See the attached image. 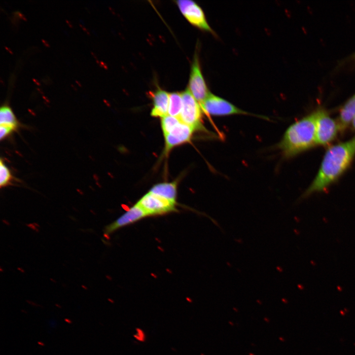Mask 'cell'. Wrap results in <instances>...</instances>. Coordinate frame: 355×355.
Segmentation results:
<instances>
[{"label": "cell", "instance_id": "obj_17", "mask_svg": "<svg viewBox=\"0 0 355 355\" xmlns=\"http://www.w3.org/2000/svg\"><path fill=\"white\" fill-rule=\"evenodd\" d=\"M161 118V127L164 136L168 134L181 122L178 117L170 115Z\"/></svg>", "mask_w": 355, "mask_h": 355}, {"label": "cell", "instance_id": "obj_4", "mask_svg": "<svg viewBox=\"0 0 355 355\" xmlns=\"http://www.w3.org/2000/svg\"><path fill=\"white\" fill-rule=\"evenodd\" d=\"M181 93L182 106L178 116L180 121L192 127L195 130L206 131L202 124L203 111L200 104L193 96L188 88Z\"/></svg>", "mask_w": 355, "mask_h": 355}, {"label": "cell", "instance_id": "obj_1", "mask_svg": "<svg viewBox=\"0 0 355 355\" xmlns=\"http://www.w3.org/2000/svg\"><path fill=\"white\" fill-rule=\"evenodd\" d=\"M355 156V136L348 141L329 147L317 176L303 193V198L327 189L346 171Z\"/></svg>", "mask_w": 355, "mask_h": 355}, {"label": "cell", "instance_id": "obj_12", "mask_svg": "<svg viewBox=\"0 0 355 355\" xmlns=\"http://www.w3.org/2000/svg\"><path fill=\"white\" fill-rule=\"evenodd\" d=\"M355 117V94L340 108L338 119L340 131L343 132L352 123Z\"/></svg>", "mask_w": 355, "mask_h": 355}, {"label": "cell", "instance_id": "obj_15", "mask_svg": "<svg viewBox=\"0 0 355 355\" xmlns=\"http://www.w3.org/2000/svg\"><path fill=\"white\" fill-rule=\"evenodd\" d=\"M182 106L181 93L173 92L169 94L168 115L178 117Z\"/></svg>", "mask_w": 355, "mask_h": 355}, {"label": "cell", "instance_id": "obj_10", "mask_svg": "<svg viewBox=\"0 0 355 355\" xmlns=\"http://www.w3.org/2000/svg\"><path fill=\"white\" fill-rule=\"evenodd\" d=\"M195 130L192 127L180 122L164 136L165 151H169L173 147L190 141Z\"/></svg>", "mask_w": 355, "mask_h": 355}, {"label": "cell", "instance_id": "obj_9", "mask_svg": "<svg viewBox=\"0 0 355 355\" xmlns=\"http://www.w3.org/2000/svg\"><path fill=\"white\" fill-rule=\"evenodd\" d=\"M147 216L144 210L136 203L115 221L107 225L104 232L106 235H109L122 227Z\"/></svg>", "mask_w": 355, "mask_h": 355}, {"label": "cell", "instance_id": "obj_13", "mask_svg": "<svg viewBox=\"0 0 355 355\" xmlns=\"http://www.w3.org/2000/svg\"><path fill=\"white\" fill-rule=\"evenodd\" d=\"M149 192L176 204L177 183L174 181L158 183L153 186Z\"/></svg>", "mask_w": 355, "mask_h": 355}, {"label": "cell", "instance_id": "obj_22", "mask_svg": "<svg viewBox=\"0 0 355 355\" xmlns=\"http://www.w3.org/2000/svg\"><path fill=\"white\" fill-rule=\"evenodd\" d=\"M21 311H22V312L24 313H25V314H27V313H28V312H26V311H25V310H22Z\"/></svg>", "mask_w": 355, "mask_h": 355}, {"label": "cell", "instance_id": "obj_16", "mask_svg": "<svg viewBox=\"0 0 355 355\" xmlns=\"http://www.w3.org/2000/svg\"><path fill=\"white\" fill-rule=\"evenodd\" d=\"M14 178L2 159L0 160V186L4 187L12 184Z\"/></svg>", "mask_w": 355, "mask_h": 355}, {"label": "cell", "instance_id": "obj_14", "mask_svg": "<svg viewBox=\"0 0 355 355\" xmlns=\"http://www.w3.org/2000/svg\"><path fill=\"white\" fill-rule=\"evenodd\" d=\"M0 124L13 128L15 131L20 124L12 109L7 105L2 106L0 109Z\"/></svg>", "mask_w": 355, "mask_h": 355}, {"label": "cell", "instance_id": "obj_11", "mask_svg": "<svg viewBox=\"0 0 355 355\" xmlns=\"http://www.w3.org/2000/svg\"><path fill=\"white\" fill-rule=\"evenodd\" d=\"M150 95L153 103L151 115L162 118L168 115L169 94L159 89L154 92H150Z\"/></svg>", "mask_w": 355, "mask_h": 355}, {"label": "cell", "instance_id": "obj_24", "mask_svg": "<svg viewBox=\"0 0 355 355\" xmlns=\"http://www.w3.org/2000/svg\"><path fill=\"white\" fill-rule=\"evenodd\" d=\"M249 355H254L251 354H249Z\"/></svg>", "mask_w": 355, "mask_h": 355}, {"label": "cell", "instance_id": "obj_8", "mask_svg": "<svg viewBox=\"0 0 355 355\" xmlns=\"http://www.w3.org/2000/svg\"><path fill=\"white\" fill-rule=\"evenodd\" d=\"M198 55L195 54L192 64L188 90L201 105L211 93L202 73Z\"/></svg>", "mask_w": 355, "mask_h": 355}, {"label": "cell", "instance_id": "obj_2", "mask_svg": "<svg viewBox=\"0 0 355 355\" xmlns=\"http://www.w3.org/2000/svg\"><path fill=\"white\" fill-rule=\"evenodd\" d=\"M316 111L291 124L277 147L284 158L288 159L317 145Z\"/></svg>", "mask_w": 355, "mask_h": 355}, {"label": "cell", "instance_id": "obj_19", "mask_svg": "<svg viewBox=\"0 0 355 355\" xmlns=\"http://www.w3.org/2000/svg\"><path fill=\"white\" fill-rule=\"evenodd\" d=\"M352 124L354 130L355 131V117L352 122Z\"/></svg>", "mask_w": 355, "mask_h": 355}, {"label": "cell", "instance_id": "obj_18", "mask_svg": "<svg viewBox=\"0 0 355 355\" xmlns=\"http://www.w3.org/2000/svg\"><path fill=\"white\" fill-rule=\"evenodd\" d=\"M15 130L10 127L0 125V139L2 140L8 137Z\"/></svg>", "mask_w": 355, "mask_h": 355}, {"label": "cell", "instance_id": "obj_20", "mask_svg": "<svg viewBox=\"0 0 355 355\" xmlns=\"http://www.w3.org/2000/svg\"><path fill=\"white\" fill-rule=\"evenodd\" d=\"M64 320H65V321L66 322H68V323H72V321L71 320H70V319H65Z\"/></svg>", "mask_w": 355, "mask_h": 355}, {"label": "cell", "instance_id": "obj_3", "mask_svg": "<svg viewBox=\"0 0 355 355\" xmlns=\"http://www.w3.org/2000/svg\"><path fill=\"white\" fill-rule=\"evenodd\" d=\"M204 113L216 116L247 115L269 119L264 116L254 114L241 109L229 101L211 93L200 105Z\"/></svg>", "mask_w": 355, "mask_h": 355}, {"label": "cell", "instance_id": "obj_21", "mask_svg": "<svg viewBox=\"0 0 355 355\" xmlns=\"http://www.w3.org/2000/svg\"><path fill=\"white\" fill-rule=\"evenodd\" d=\"M37 343H38V344H39V345H41V346H44V344L43 342H40V341H38V342H37Z\"/></svg>", "mask_w": 355, "mask_h": 355}, {"label": "cell", "instance_id": "obj_5", "mask_svg": "<svg viewBox=\"0 0 355 355\" xmlns=\"http://www.w3.org/2000/svg\"><path fill=\"white\" fill-rule=\"evenodd\" d=\"M316 112L317 145H327L334 140L340 131L338 123L323 109H320Z\"/></svg>", "mask_w": 355, "mask_h": 355}, {"label": "cell", "instance_id": "obj_6", "mask_svg": "<svg viewBox=\"0 0 355 355\" xmlns=\"http://www.w3.org/2000/svg\"><path fill=\"white\" fill-rule=\"evenodd\" d=\"M177 3L190 24L202 30L214 34L207 22L204 11L198 4L190 0H179L177 1Z\"/></svg>", "mask_w": 355, "mask_h": 355}, {"label": "cell", "instance_id": "obj_7", "mask_svg": "<svg viewBox=\"0 0 355 355\" xmlns=\"http://www.w3.org/2000/svg\"><path fill=\"white\" fill-rule=\"evenodd\" d=\"M145 212L148 216L162 215L176 210V204L148 192L137 203Z\"/></svg>", "mask_w": 355, "mask_h": 355}, {"label": "cell", "instance_id": "obj_23", "mask_svg": "<svg viewBox=\"0 0 355 355\" xmlns=\"http://www.w3.org/2000/svg\"><path fill=\"white\" fill-rule=\"evenodd\" d=\"M56 305L57 306H58V307H59V308H61V307L60 306H59V305H57V304H56Z\"/></svg>", "mask_w": 355, "mask_h": 355}]
</instances>
